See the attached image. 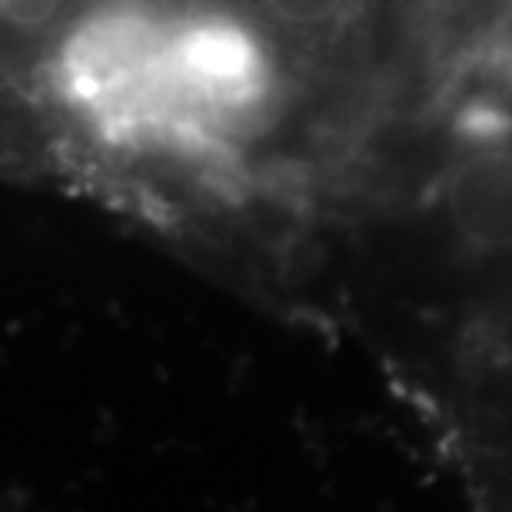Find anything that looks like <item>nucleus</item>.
<instances>
[{
    "instance_id": "f257e3e1",
    "label": "nucleus",
    "mask_w": 512,
    "mask_h": 512,
    "mask_svg": "<svg viewBox=\"0 0 512 512\" xmlns=\"http://www.w3.org/2000/svg\"><path fill=\"white\" fill-rule=\"evenodd\" d=\"M449 217L469 247L512 250V153L486 150L449 180Z\"/></svg>"
},
{
    "instance_id": "f03ea898",
    "label": "nucleus",
    "mask_w": 512,
    "mask_h": 512,
    "mask_svg": "<svg viewBox=\"0 0 512 512\" xmlns=\"http://www.w3.org/2000/svg\"><path fill=\"white\" fill-rule=\"evenodd\" d=\"M266 17L293 34H323L350 14L353 0H260Z\"/></svg>"
}]
</instances>
